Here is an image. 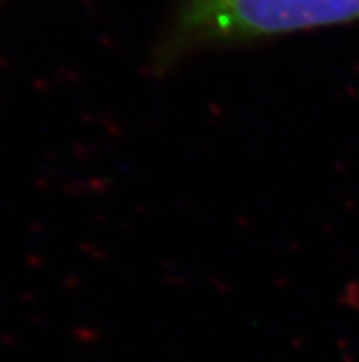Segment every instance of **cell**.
Listing matches in <instances>:
<instances>
[{"label": "cell", "mask_w": 359, "mask_h": 362, "mask_svg": "<svg viewBox=\"0 0 359 362\" xmlns=\"http://www.w3.org/2000/svg\"><path fill=\"white\" fill-rule=\"evenodd\" d=\"M359 21V0H182L165 39L164 64L205 46Z\"/></svg>", "instance_id": "1"}]
</instances>
